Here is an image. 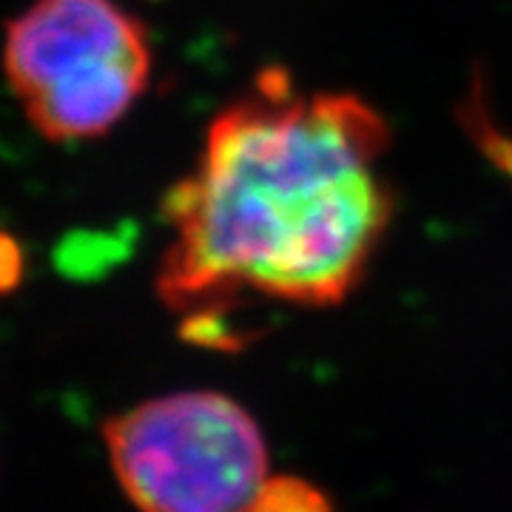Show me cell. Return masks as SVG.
Returning <instances> with one entry per match:
<instances>
[{
    "mask_svg": "<svg viewBox=\"0 0 512 512\" xmlns=\"http://www.w3.org/2000/svg\"><path fill=\"white\" fill-rule=\"evenodd\" d=\"M387 148V120L359 94L305 92L285 69L256 74L165 194L160 302L214 345L251 302H345L393 217Z\"/></svg>",
    "mask_w": 512,
    "mask_h": 512,
    "instance_id": "obj_1",
    "label": "cell"
},
{
    "mask_svg": "<svg viewBox=\"0 0 512 512\" xmlns=\"http://www.w3.org/2000/svg\"><path fill=\"white\" fill-rule=\"evenodd\" d=\"M103 441L140 512H251L268 481L254 416L214 390L154 396L111 416Z\"/></svg>",
    "mask_w": 512,
    "mask_h": 512,
    "instance_id": "obj_3",
    "label": "cell"
},
{
    "mask_svg": "<svg viewBox=\"0 0 512 512\" xmlns=\"http://www.w3.org/2000/svg\"><path fill=\"white\" fill-rule=\"evenodd\" d=\"M464 123L467 131L473 137V143L481 148V154L507 177L512 183V137L504 128L495 123L493 117L487 114V109L481 106V94H476L467 109H464Z\"/></svg>",
    "mask_w": 512,
    "mask_h": 512,
    "instance_id": "obj_5",
    "label": "cell"
},
{
    "mask_svg": "<svg viewBox=\"0 0 512 512\" xmlns=\"http://www.w3.org/2000/svg\"><path fill=\"white\" fill-rule=\"evenodd\" d=\"M3 74L49 143L109 134L151 80V37L117 0H32L6 23Z\"/></svg>",
    "mask_w": 512,
    "mask_h": 512,
    "instance_id": "obj_2",
    "label": "cell"
},
{
    "mask_svg": "<svg viewBox=\"0 0 512 512\" xmlns=\"http://www.w3.org/2000/svg\"><path fill=\"white\" fill-rule=\"evenodd\" d=\"M251 512H333L330 501L302 478H268Z\"/></svg>",
    "mask_w": 512,
    "mask_h": 512,
    "instance_id": "obj_4",
    "label": "cell"
},
{
    "mask_svg": "<svg viewBox=\"0 0 512 512\" xmlns=\"http://www.w3.org/2000/svg\"><path fill=\"white\" fill-rule=\"evenodd\" d=\"M23 279V251L18 239L0 231V293L15 291Z\"/></svg>",
    "mask_w": 512,
    "mask_h": 512,
    "instance_id": "obj_6",
    "label": "cell"
}]
</instances>
